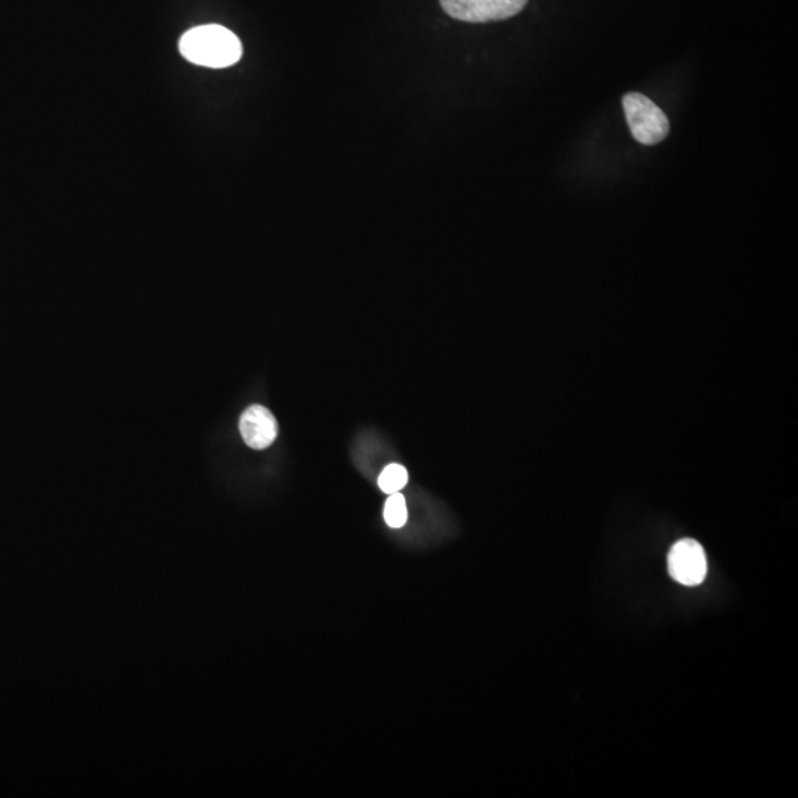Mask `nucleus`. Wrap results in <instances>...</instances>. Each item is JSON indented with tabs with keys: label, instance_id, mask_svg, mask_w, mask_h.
<instances>
[{
	"label": "nucleus",
	"instance_id": "nucleus-1",
	"mask_svg": "<svg viewBox=\"0 0 798 798\" xmlns=\"http://www.w3.org/2000/svg\"><path fill=\"white\" fill-rule=\"evenodd\" d=\"M179 51L185 60L196 66L227 68L240 61L243 46L231 30L209 24L188 30L181 37Z\"/></svg>",
	"mask_w": 798,
	"mask_h": 798
},
{
	"label": "nucleus",
	"instance_id": "nucleus-2",
	"mask_svg": "<svg viewBox=\"0 0 798 798\" xmlns=\"http://www.w3.org/2000/svg\"><path fill=\"white\" fill-rule=\"evenodd\" d=\"M624 114L633 138L642 145H657L670 133L667 116L654 101L639 92L623 98Z\"/></svg>",
	"mask_w": 798,
	"mask_h": 798
},
{
	"label": "nucleus",
	"instance_id": "nucleus-3",
	"mask_svg": "<svg viewBox=\"0 0 798 798\" xmlns=\"http://www.w3.org/2000/svg\"><path fill=\"white\" fill-rule=\"evenodd\" d=\"M454 20L484 24L509 20L527 6L528 0H439Z\"/></svg>",
	"mask_w": 798,
	"mask_h": 798
},
{
	"label": "nucleus",
	"instance_id": "nucleus-4",
	"mask_svg": "<svg viewBox=\"0 0 798 798\" xmlns=\"http://www.w3.org/2000/svg\"><path fill=\"white\" fill-rule=\"evenodd\" d=\"M708 562L704 547L692 538H683L668 553V572L683 586H699L707 577Z\"/></svg>",
	"mask_w": 798,
	"mask_h": 798
},
{
	"label": "nucleus",
	"instance_id": "nucleus-5",
	"mask_svg": "<svg viewBox=\"0 0 798 798\" xmlns=\"http://www.w3.org/2000/svg\"><path fill=\"white\" fill-rule=\"evenodd\" d=\"M241 438L252 450H266L278 436V423L274 414L264 405H252L240 417Z\"/></svg>",
	"mask_w": 798,
	"mask_h": 798
},
{
	"label": "nucleus",
	"instance_id": "nucleus-6",
	"mask_svg": "<svg viewBox=\"0 0 798 798\" xmlns=\"http://www.w3.org/2000/svg\"><path fill=\"white\" fill-rule=\"evenodd\" d=\"M408 470L399 463H391V465L383 467L382 472L377 476V487L380 488L382 493L391 494L401 493L407 487Z\"/></svg>",
	"mask_w": 798,
	"mask_h": 798
},
{
	"label": "nucleus",
	"instance_id": "nucleus-7",
	"mask_svg": "<svg viewBox=\"0 0 798 798\" xmlns=\"http://www.w3.org/2000/svg\"><path fill=\"white\" fill-rule=\"evenodd\" d=\"M383 519L391 530L397 531L405 527L408 521V501L404 494L395 493L388 496L383 509Z\"/></svg>",
	"mask_w": 798,
	"mask_h": 798
}]
</instances>
